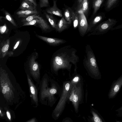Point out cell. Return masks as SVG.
<instances>
[{
	"label": "cell",
	"mask_w": 122,
	"mask_h": 122,
	"mask_svg": "<svg viewBox=\"0 0 122 122\" xmlns=\"http://www.w3.org/2000/svg\"><path fill=\"white\" fill-rule=\"evenodd\" d=\"M86 55L83 60L85 68L95 78L99 79L101 76L93 52L90 46L87 44L85 47Z\"/></svg>",
	"instance_id": "3957f363"
},
{
	"label": "cell",
	"mask_w": 122,
	"mask_h": 122,
	"mask_svg": "<svg viewBox=\"0 0 122 122\" xmlns=\"http://www.w3.org/2000/svg\"><path fill=\"white\" fill-rule=\"evenodd\" d=\"M76 50L71 46H67L57 51L53 58L52 66L53 70L57 71L61 69L70 70L72 64L74 65L75 69H77V63L79 57L76 55Z\"/></svg>",
	"instance_id": "6da1fadb"
},
{
	"label": "cell",
	"mask_w": 122,
	"mask_h": 122,
	"mask_svg": "<svg viewBox=\"0 0 122 122\" xmlns=\"http://www.w3.org/2000/svg\"><path fill=\"white\" fill-rule=\"evenodd\" d=\"M122 28V24L119 25H118L114 28H113L112 30H114L116 29H119Z\"/></svg>",
	"instance_id": "d590c367"
},
{
	"label": "cell",
	"mask_w": 122,
	"mask_h": 122,
	"mask_svg": "<svg viewBox=\"0 0 122 122\" xmlns=\"http://www.w3.org/2000/svg\"><path fill=\"white\" fill-rule=\"evenodd\" d=\"M71 20L73 22V26L75 29L78 27L79 22V17L78 12L77 11H72L71 12Z\"/></svg>",
	"instance_id": "d6986e66"
},
{
	"label": "cell",
	"mask_w": 122,
	"mask_h": 122,
	"mask_svg": "<svg viewBox=\"0 0 122 122\" xmlns=\"http://www.w3.org/2000/svg\"><path fill=\"white\" fill-rule=\"evenodd\" d=\"M42 80L40 87V96L41 101L43 103L47 98L49 101L51 100L53 95L56 93L57 90L53 87H48L46 78L43 77Z\"/></svg>",
	"instance_id": "8992f818"
},
{
	"label": "cell",
	"mask_w": 122,
	"mask_h": 122,
	"mask_svg": "<svg viewBox=\"0 0 122 122\" xmlns=\"http://www.w3.org/2000/svg\"><path fill=\"white\" fill-rule=\"evenodd\" d=\"M122 86V74L112 82L108 94L109 99H113L117 96Z\"/></svg>",
	"instance_id": "ba28073f"
},
{
	"label": "cell",
	"mask_w": 122,
	"mask_h": 122,
	"mask_svg": "<svg viewBox=\"0 0 122 122\" xmlns=\"http://www.w3.org/2000/svg\"><path fill=\"white\" fill-rule=\"evenodd\" d=\"M117 22V20L113 18H109L102 22L91 31L88 36L92 35H99L104 34L112 29Z\"/></svg>",
	"instance_id": "5b68a950"
},
{
	"label": "cell",
	"mask_w": 122,
	"mask_h": 122,
	"mask_svg": "<svg viewBox=\"0 0 122 122\" xmlns=\"http://www.w3.org/2000/svg\"><path fill=\"white\" fill-rule=\"evenodd\" d=\"M120 0H106L104 4L105 10L109 11L115 8L118 4Z\"/></svg>",
	"instance_id": "2e32d148"
},
{
	"label": "cell",
	"mask_w": 122,
	"mask_h": 122,
	"mask_svg": "<svg viewBox=\"0 0 122 122\" xmlns=\"http://www.w3.org/2000/svg\"><path fill=\"white\" fill-rule=\"evenodd\" d=\"M39 15L36 14L31 15L27 17L24 18L21 20V21L24 23L30 22L34 19L37 18Z\"/></svg>",
	"instance_id": "d4e9b609"
},
{
	"label": "cell",
	"mask_w": 122,
	"mask_h": 122,
	"mask_svg": "<svg viewBox=\"0 0 122 122\" xmlns=\"http://www.w3.org/2000/svg\"><path fill=\"white\" fill-rule=\"evenodd\" d=\"M20 42V40H19L16 42L14 47L13 49L14 50L16 49L17 47L19 45Z\"/></svg>",
	"instance_id": "836d02e7"
},
{
	"label": "cell",
	"mask_w": 122,
	"mask_h": 122,
	"mask_svg": "<svg viewBox=\"0 0 122 122\" xmlns=\"http://www.w3.org/2000/svg\"><path fill=\"white\" fill-rule=\"evenodd\" d=\"M7 29L6 25L5 24L4 25L1 26L0 28V32L1 34H3L4 33Z\"/></svg>",
	"instance_id": "4dcf8cb0"
},
{
	"label": "cell",
	"mask_w": 122,
	"mask_h": 122,
	"mask_svg": "<svg viewBox=\"0 0 122 122\" xmlns=\"http://www.w3.org/2000/svg\"><path fill=\"white\" fill-rule=\"evenodd\" d=\"M27 77L31 97L32 101L36 106H37L38 105L37 89L29 75L28 74H27Z\"/></svg>",
	"instance_id": "30bf717a"
},
{
	"label": "cell",
	"mask_w": 122,
	"mask_h": 122,
	"mask_svg": "<svg viewBox=\"0 0 122 122\" xmlns=\"http://www.w3.org/2000/svg\"><path fill=\"white\" fill-rule=\"evenodd\" d=\"M71 24L67 21L62 16L56 24V30L59 33L67 28Z\"/></svg>",
	"instance_id": "4fadbf2b"
},
{
	"label": "cell",
	"mask_w": 122,
	"mask_h": 122,
	"mask_svg": "<svg viewBox=\"0 0 122 122\" xmlns=\"http://www.w3.org/2000/svg\"><path fill=\"white\" fill-rule=\"evenodd\" d=\"M104 0H93V14L95 15L99 9Z\"/></svg>",
	"instance_id": "ffe728a7"
},
{
	"label": "cell",
	"mask_w": 122,
	"mask_h": 122,
	"mask_svg": "<svg viewBox=\"0 0 122 122\" xmlns=\"http://www.w3.org/2000/svg\"><path fill=\"white\" fill-rule=\"evenodd\" d=\"M79 4L77 11L82 10L85 16H86L88 15L89 10L88 0H82Z\"/></svg>",
	"instance_id": "e0dca14e"
},
{
	"label": "cell",
	"mask_w": 122,
	"mask_h": 122,
	"mask_svg": "<svg viewBox=\"0 0 122 122\" xmlns=\"http://www.w3.org/2000/svg\"><path fill=\"white\" fill-rule=\"evenodd\" d=\"M46 17L52 27L56 29L57 24L56 21L53 16L51 14L46 13Z\"/></svg>",
	"instance_id": "603a6c76"
},
{
	"label": "cell",
	"mask_w": 122,
	"mask_h": 122,
	"mask_svg": "<svg viewBox=\"0 0 122 122\" xmlns=\"http://www.w3.org/2000/svg\"><path fill=\"white\" fill-rule=\"evenodd\" d=\"M37 18L40 19L41 20L40 23L38 25L43 30H46L50 28V26L48 25L46 21L42 18L39 15Z\"/></svg>",
	"instance_id": "44dd1931"
},
{
	"label": "cell",
	"mask_w": 122,
	"mask_h": 122,
	"mask_svg": "<svg viewBox=\"0 0 122 122\" xmlns=\"http://www.w3.org/2000/svg\"><path fill=\"white\" fill-rule=\"evenodd\" d=\"M6 113L8 119L9 120L11 121V115L10 112L8 110H7L6 111Z\"/></svg>",
	"instance_id": "d6a6232c"
},
{
	"label": "cell",
	"mask_w": 122,
	"mask_h": 122,
	"mask_svg": "<svg viewBox=\"0 0 122 122\" xmlns=\"http://www.w3.org/2000/svg\"><path fill=\"white\" fill-rule=\"evenodd\" d=\"M38 14V12L37 10H22L16 13V14L19 18H25L32 15Z\"/></svg>",
	"instance_id": "9a60e30c"
},
{
	"label": "cell",
	"mask_w": 122,
	"mask_h": 122,
	"mask_svg": "<svg viewBox=\"0 0 122 122\" xmlns=\"http://www.w3.org/2000/svg\"><path fill=\"white\" fill-rule=\"evenodd\" d=\"M40 6L41 8L48 7L49 5L48 0H39Z\"/></svg>",
	"instance_id": "f1b7e54d"
},
{
	"label": "cell",
	"mask_w": 122,
	"mask_h": 122,
	"mask_svg": "<svg viewBox=\"0 0 122 122\" xmlns=\"http://www.w3.org/2000/svg\"><path fill=\"white\" fill-rule=\"evenodd\" d=\"M40 22V20L38 18L33 19L32 20L24 23L23 26H26L35 25L36 24H39Z\"/></svg>",
	"instance_id": "83f0119b"
},
{
	"label": "cell",
	"mask_w": 122,
	"mask_h": 122,
	"mask_svg": "<svg viewBox=\"0 0 122 122\" xmlns=\"http://www.w3.org/2000/svg\"><path fill=\"white\" fill-rule=\"evenodd\" d=\"M92 114L93 115V119L95 122H105L103 118L100 115L95 112L93 111Z\"/></svg>",
	"instance_id": "cb8c5ba5"
},
{
	"label": "cell",
	"mask_w": 122,
	"mask_h": 122,
	"mask_svg": "<svg viewBox=\"0 0 122 122\" xmlns=\"http://www.w3.org/2000/svg\"><path fill=\"white\" fill-rule=\"evenodd\" d=\"M64 17L65 19L67 21L71 24L72 22L71 14L68 9H66L64 13Z\"/></svg>",
	"instance_id": "484cf974"
},
{
	"label": "cell",
	"mask_w": 122,
	"mask_h": 122,
	"mask_svg": "<svg viewBox=\"0 0 122 122\" xmlns=\"http://www.w3.org/2000/svg\"><path fill=\"white\" fill-rule=\"evenodd\" d=\"M5 19L10 22L13 25L17 26L16 23L11 15L6 11H5Z\"/></svg>",
	"instance_id": "4316f807"
},
{
	"label": "cell",
	"mask_w": 122,
	"mask_h": 122,
	"mask_svg": "<svg viewBox=\"0 0 122 122\" xmlns=\"http://www.w3.org/2000/svg\"><path fill=\"white\" fill-rule=\"evenodd\" d=\"M106 18L105 14L103 12L101 13L96 16L92 20L89 25L86 34L94 29L95 26V27L97 25L101 23V22Z\"/></svg>",
	"instance_id": "8fae6325"
},
{
	"label": "cell",
	"mask_w": 122,
	"mask_h": 122,
	"mask_svg": "<svg viewBox=\"0 0 122 122\" xmlns=\"http://www.w3.org/2000/svg\"><path fill=\"white\" fill-rule=\"evenodd\" d=\"M25 0L28 1L32 3L35 5V6L36 7L37 4L36 2H35L34 0Z\"/></svg>",
	"instance_id": "e575fe53"
},
{
	"label": "cell",
	"mask_w": 122,
	"mask_h": 122,
	"mask_svg": "<svg viewBox=\"0 0 122 122\" xmlns=\"http://www.w3.org/2000/svg\"><path fill=\"white\" fill-rule=\"evenodd\" d=\"M39 38L51 45L57 46L65 43L66 41L61 39L48 38L36 35Z\"/></svg>",
	"instance_id": "7c38bea8"
},
{
	"label": "cell",
	"mask_w": 122,
	"mask_h": 122,
	"mask_svg": "<svg viewBox=\"0 0 122 122\" xmlns=\"http://www.w3.org/2000/svg\"><path fill=\"white\" fill-rule=\"evenodd\" d=\"M71 89V83L70 82L64 84L60 100L53 112V116L55 118H57L62 112Z\"/></svg>",
	"instance_id": "277c9868"
},
{
	"label": "cell",
	"mask_w": 122,
	"mask_h": 122,
	"mask_svg": "<svg viewBox=\"0 0 122 122\" xmlns=\"http://www.w3.org/2000/svg\"><path fill=\"white\" fill-rule=\"evenodd\" d=\"M78 14V30L80 36L83 37L86 34L89 25L86 16L81 10L77 11Z\"/></svg>",
	"instance_id": "52a82bcc"
},
{
	"label": "cell",
	"mask_w": 122,
	"mask_h": 122,
	"mask_svg": "<svg viewBox=\"0 0 122 122\" xmlns=\"http://www.w3.org/2000/svg\"><path fill=\"white\" fill-rule=\"evenodd\" d=\"M82 0H78V3L79 4H80Z\"/></svg>",
	"instance_id": "8d00e7d4"
},
{
	"label": "cell",
	"mask_w": 122,
	"mask_h": 122,
	"mask_svg": "<svg viewBox=\"0 0 122 122\" xmlns=\"http://www.w3.org/2000/svg\"><path fill=\"white\" fill-rule=\"evenodd\" d=\"M22 10H36V7L31 2L23 0L19 8Z\"/></svg>",
	"instance_id": "ac0fdd59"
},
{
	"label": "cell",
	"mask_w": 122,
	"mask_h": 122,
	"mask_svg": "<svg viewBox=\"0 0 122 122\" xmlns=\"http://www.w3.org/2000/svg\"><path fill=\"white\" fill-rule=\"evenodd\" d=\"M9 40H7L1 49L0 51L2 53V56L3 57L5 56L9 49Z\"/></svg>",
	"instance_id": "7402d4cb"
},
{
	"label": "cell",
	"mask_w": 122,
	"mask_h": 122,
	"mask_svg": "<svg viewBox=\"0 0 122 122\" xmlns=\"http://www.w3.org/2000/svg\"><path fill=\"white\" fill-rule=\"evenodd\" d=\"M115 111L117 112L116 116L117 117H122V106L117 109Z\"/></svg>",
	"instance_id": "f546056e"
},
{
	"label": "cell",
	"mask_w": 122,
	"mask_h": 122,
	"mask_svg": "<svg viewBox=\"0 0 122 122\" xmlns=\"http://www.w3.org/2000/svg\"><path fill=\"white\" fill-rule=\"evenodd\" d=\"M10 78L6 71L0 68V91L7 102L11 104L15 101L16 97L18 96L16 86L13 84Z\"/></svg>",
	"instance_id": "7a4b0ae2"
},
{
	"label": "cell",
	"mask_w": 122,
	"mask_h": 122,
	"mask_svg": "<svg viewBox=\"0 0 122 122\" xmlns=\"http://www.w3.org/2000/svg\"><path fill=\"white\" fill-rule=\"evenodd\" d=\"M46 11L48 13L51 15H55L61 17L62 16L61 11L57 7L56 0L53 1V6L47 9Z\"/></svg>",
	"instance_id": "5bb4252c"
},
{
	"label": "cell",
	"mask_w": 122,
	"mask_h": 122,
	"mask_svg": "<svg viewBox=\"0 0 122 122\" xmlns=\"http://www.w3.org/2000/svg\"><path fill=\"white\" fill-rule=\"evenodd\" d=\"M35 57L33 56L30 59L29 65L30 73L33 78L37 82H39L40 76V72L38 63L35 61Z\"/></svg>",
	"instance_id": "9c48e42d"
},
{
	"label": "cell",
	"mask_w": 122,
	"mask_h": 122,
	"mask_svg": "<svg viewBox=\"0 0 122 122\" xmlns=\"http://www.w3.org/2000/svg\"><path fill=\"white\" fill-rule=\"evenodd\" d=\"M79 79V77L78 76H77L75 77L72 80L71 83V85L78 82Z\"/></svg>",
	"instance_id": "1f68e13d"
}]
</instances>
